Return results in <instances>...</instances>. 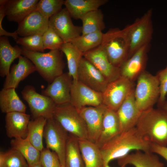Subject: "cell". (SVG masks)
Listing matches in <instances>:
<instances>
[{
    "label": "cell",
    "mask_w": 167,
    "mask_h": 167,
    "mask_svg": "<svg viewBox=\"0 0 167 167\" xmlns=\"http://www.w3.org/2000/svg\"><path fill=\"white\" fill-rule=\"evenodd\" d=\"M151 145L139 134L135 127L122 132L100 148L104 167H109V163L111 161L123 157L131 151L151 152Z\"/></svg>",
    "instance_id": "cell-1"
},
{
    "label": "cell",
    "mask_w": 167,
    "mask_h": 167,
    "mask_svg": "<svg viewBox=\"0 0 167 167\" xmlns=\"http://www.w3.org/2000/svg\"><path fill=\"white\" fill-rule=\"evenodd\" d=\"M151 144L167 147V110L153 107L142 112L135 126Z\"/></svg>",
    "instance_id": "cell-2"
},
{
    "label": "cell",
    "mask_w": 167,
    "mask_h": 167,
    "mask_svg": "<svg viewBox=\"0 0 167 167\" xmlns=\"http://www.w3.org/2000/svg\"><path fill=\"white\" fill-rule=\"evenodd\" d=\"M22 49V55L33 63L36 71L49 84L63 73L65 63L60 50L44 53L30 50L24 47Z\"/></svg>",
    "instance_id": "cell-3"
},
{
    "label": "cell",
    "mask_w": 167,
    "mask_h": 167,
    "mask_svg": "<svg viewBox=\"0 0 167 167\" xmlns=\"http://www.w3.org/2000/svg\"><path fill=\"white\" fill-rule=\"evenodd\" d=\"M110 62L119 68L128 58L130 45L129 39L124 28H111L103 33L100 45Z\"/></svg>",
    "instance_id": "cell-4"
},
{
    "label": "cell",
    "mask_w": 167,
    "mask_h": 167,
    "mask_svg": "<svg viewBox=\"0 0 167 167\" xmlns=\"http://www.w3.org/2000/svg\"><path fill=\"white\" fill-rule=\"evenodd\" d=\"M134 94L136 105L142 112L153 107L160 96L159 82L156 75L145 71L138 77Z\"/></svg>",
    "instance_id": "cell-5"
},
{
    "label": "cell",
    "mask_w": 167,
    "mask_h": 167,
    "mask_svg": "<svg viewBox=\"0 0 167 167\" xmlns=\"http://www.w3.org/2000/svg\"><path fill=\"white\" fill-rule=\"evenodd\" d=\"M53 118L68 133L79 139H88L85 122L79 111L70 103L56 105Z\"/></svg>",
    "instance_id": "cell-6"
},
{
    "label": "cell",
    "mask_w": 167,
    "mask_h": 167,
    "mask_svg": "<svg viewBox=\"0 0 167 167\" xmlns=\"http://www.w3.org/2000/svg\"><path fill=\"white\" fill-rule=\"evenodd\" d=\"M152 13V9H150L133 23L124 28L130 42L128 58L142 47L150 44L153 32Z\"/></svg>",
    "instance_id": "cell-7"
},
{
    "label": "cell",
    "mask_w": 167,
    "mask_h": 167,
    "mask_svg": "<svg viewBox=\"0 0 167 167\" xmlns=\"http://www.w3.org/2000/svg\"><path fill=\"white\" fill-rule=\"evenodd\" d=\"M68 136V132L53 118L47 119L44 133L46 147L57 154L62 165H65Z\"/></svg>",
    "instance_id": "cell-8"
},
{
    "label": "cell",
    "mask_w": 167,
    "mask_h": 167,
    "mask_svg": "<svg viewBox=\"0 0 167 167\" xmlns=\"http://www.w3.org/2000/svg\"><path fill=\"white\" fill-rule=\"evenodd\" d=\"M135 88L134 82L121 76L109 83L102 93L103 104L106 108L116 112Z\"/></svg>",
    "instance_id": "cell-9"
},
{
    "label": "cell",
    "mask_w": 167,
    "mask_h": 167,
    "mask_svg": "<svg viewBox=\"0 0 167 167\" xmlns=\"http://www.w3.org/2000/svg\"><path fill=\"white\" fill-rule=\"evenodd\" d=\"M21 94L23 99L27 102L34 119L41 117L47 119L53 118L57 105L51 98L37 93L31 85L26 86Z\"/></svg>",
    "instance_id": "cell-10"
},
{
    "label": "cell",
    "mask_w": 167,
    "mask_h": 167,
    "mask_svg": "<svg viewBox=\"0 0 167 167\" xmlns=\"http://www.w3.org/2000/svg\"><path fill=\"white\" fill-rule=\"evenodd\" d=\"M49 26L65 43L71 42L82 34V26L73 24L71 17L66 8L49 18Z\"/></svg>",
    "instance_id": "cell-11"
},
{
    "label": "cell",
    "mask_w": 167,
    "mask_h": 167,
    "mask_svg": "<svg viewBox=\"0 0 167 167\" xmlns=\"http://www.w3.org/2000/svg\"><path fill=\"white\" fill-rule=\"evenodd\" d=\"M70 104L79 111L86 106L97 107L103 104L102 93L91 89L78 80H72Z\"/></svg>",
    "instance_id": "cell-12"
},
{
    "label": "cell",
    "mask_w": 167,
    "mask_h": 167,
    "mask_svg": "<svg viewBox=\"0 0 167 167\" xmlns=\"http://www.w3.org/2000/svg\"><path fill=\"white\" fill-rule=\"evenodd\" d=\"M78 80L96 91L102 93L109 83L100 72L83 57L77 72Z\"/></svg>",
    "instance_id": "cell-13"
},
{
    "label": "cell",
    "mask_w": 167,
    "mask_h": 167,
    "mask_svg": "<svg viewBox=\"0 0 167 167\" xmlns=\"http://www.w3.org/2000/svg\"><path fill=\"white\" fill-rule=\"evenodd\" d=\"M83 57L100 72L109 83L121 76L120 68L114 66L110 62L100 46L83 53Z\"/></svg>",
    "instance_id": "cell-14"
},
{
    "label": "cell",
    "mask_w": 167,
    "mask_h": 167,
    "mask_svg": "<svg viewBox=\"0 0 167 167\" xmlns=\"http://www.w3.org/2000/svg\"><path fill=\"white\" fill-rule=\"evenodd\" d=\"M150 44L144 45L128 58L120 67L121 76L134 82L145 71Z\"/></svg>",
    "instance_id": "cell-15"
},
{
    "label": "cell",
    "mask_w": 167,
    "mask_h": 167,
    "mask_svg": "<svg viewBox=\"0 0 167 167\" xmlns=\"http://www.w3.org/2000/svg\"><path fill=\"white\" fill-rule=\"evenodd\" d=\"M72 79L68 72L63 73L49 84L41 94L51 98L57 105L70 103Z\"/></svg>",
    "instance_id": "cell-16"
},
{
    "label": "cell",
    "mask_w": 167,
    "mask_h": 167,
    "mask_svg": "<svg viewBox=\"0 0 167 167\" xmlns=\"http://www.w3.org/2000/svg\"><path fill=\"white\" fill-rule=\"evenodd\" d=\"M106 107L103 105L97 107L86 106L79 110L86 123L88 139L96 143L100 135Z\"/></svg>",
    "instance_id": "cell-17"
},
{
    "label": "cell",
    "mask_w": 167,
    "mask_h": 167,
    "mask_svg": "<svg viewBox=\"0 0 167 167\" xmlns=\"http://www.w3.org/2000/svg\"><path fill=\"white\" fill-rule=\"evenodd\" d=\"M134 91L135 88L116 112L122 132L135 127L142 112L136 103Z\"/></svg>",
    "instance_id": "cell-18"
},
{
    "label": "cell",
    "mask_w": 167,
    "mask_h": 167,
    "mask_svg": "<svg viewBox=\"0 0 167 167\" xmlns=\"http://www.w3.org/2000/svg\"><path fill=\"white\" fill-rule=\"evenodd\" d=\"M49 19L36 10L18 24L15 31L22 37L38 34L43 35L49 27Z\"/></svg>",
    "instance_id": "cell-19"
},
{
    "label": "cell",
    "mask_w": 167,
    "mask_h": 167,
    "mask_svg": "<svg viewBox=\"0 0 167 167\" xmlns=\"http://www.w3.org/2000/svg\"><path fill=\"white\" fill-rule=\"evenodd\" d=\"M36 71V67L33 63L26 57L21 56L18 63L13 65L6 76L3 88H17L21 81Z\"/></svg>",
    "instance_id": "cell-20"
},
{
    "label": "cell",
    "mask_w": 167,
    "mask_h": 167,
    "mask_svg": "<svg viewBox=\"0 0 167 167\" xmlns=\"http://www.w3.org/2000/svg\"><path fill=\"white\" fill-rule=\"evenodd\" d=\"M30 116L26 113L14 112L6 113L5 118L7 136L11 138H26Z\"/></svg>",
    "instance_id": "cell-21"
},
{
    "label": "cell",
    "mask_w": 167,
    "mask_h": 167,
    "mask_svg": "<svg viewBox=\"0 0 167 167\" xmlns=\"http://www.w3.org/2000/svg\"><path fill=\"white\" fill-rule=\"evenodd\" d=\"M39 0H6L5 13L10 21L22 22L36 10Z\"/></svg>",
    "instance_id": "cell-22"
},
{
    "label": "cell",
    "mask_w": 167,
    "mask_h": 167,
    "mask_svg": "<svg viewBox=\"0 0 167 167\" xmlns=\"http://www.w3.org/2000/svg\"><path fill=\"white\" fill-rule=\"evenodd\" d=\"M118 160L120 167L131 165L135 167H164L156 154L151 152L136 150Z\"/></svg>",
    "instance_id": "cell-23"
},
{
    "label": "cell",
    "mask_w": 167,
    "mask_h": 167,
    "mask_svg": "<svg viewBox=\"0 0 167 167\" xmlns=\"http://www.w3.org/2000/svg\"><path fill=\"white\" fill-rule=\"evenodd\" d=\"M121 132L116 112L106 108L104 114L101 131L95 144L100 148Z\"/></svg>",
    "instance_id": "cell-24"
},
{
    "label": "cell",
    "mask_w": 167,
    "mask_h": 167,
    "mask_svg": "<svg viewBox=\"0 0 167 167\" xmlns=\"http://www.w3.org/2000/svg\"><path fill=\"white\" fill-rule=\"evenodd\" d=\"M22 48L13 47L6 36L0 37V76L3 77L9 74L12 63L22 55Z\"/></svg>",
    "instance_id": "cell-25"
},
{
    "label": "cell",
    "mask_w": 167,
    "mask_h": 167,
    "mask_svg": "<svg viewBox=\"0 0 167 167\" xmlns=\"http://www.w3.org/2000/svg\"><path fill=\"white\" fill-rule=\"evenodd\" d=\"M108 2V0H65L64 5L71 18L80 19L87 13L98 9Z\"/></svg>",
    "instance_id": "cell-26"
},
{
    "label": "cell",
    "mask_w": 167,
    "mask_h": 167,
    "mask_svg": "<svg viewBox=\"0 0 167 167\" xmlns=\"http://www.w3.org/2000/svg\"><path fill=\"white\" fill-rule=\"evenodd\" d=\"M15 89L3 88L0 91V109L2 113H26V106L19 98Z\"/></svg>",
    "instance_id": "cell-27"
},
{
    "label": "cell",
    "mask_w": 167,
    "mask_h": 167,
    "mask_svg": "<svg viewBox=\"0 0 167 167\" xmlns=\"http://www.w3.org/2000/svg\"><path fill=\"white\" fill-rule=\"evenodd\" d=\"M79 140L85 167H104L100 148L87 139Z\"/></svg>",
    "instance_id": "cell-28"
},
{
    "label": "cell",
    "mask_w": 167,
    "mask_h": 167,
    "mask_svg": "<svg viewBox=\"0 0 167 167\" xmlns=\"http://www.w3.org/2000/svg\"><path fill=\"white\" fill-rule=\"evenodd\" d=\"M11 148L17 150L24 156L28 166L39 162L41 152L31 143L28 137L16 138L10 142Z\"/></svg>",
    "instance_id": "cell-29"
},
{
    "label": "cell",
    "mask_w": 167,
    "mask_h": 167,
    "mask_svg": "<svg viewBox=\"0 0 167 167\" xmlns=\"http://www.w3.org/2000/svg\"><path fill=\"white\" fill-rule=\"evenodd\" d=\"M65 166V167H85L79 139L70 134H69L66 148Z\"/></svg>",
    "instance_id": "cell-30"
},
{
    "label": "cell",
    "mask_w": 167,
    "mask_h": 167,
    "mask_svg": "<svg viewBox=\"0 0 167 167\" xmlns=\"http://www.w3.org/2000/svg\"><path fill=\"white\" fill-rule=\"evenodd\" d=\"M65 55L68 69V73L73 80H78L77 72L83 53L71 42L64 43L60 49Z\"/></svg>",
    "instance_id": "cell-31"
},
{
    "label": "cell",
    "mask_w": 167,
    "mask_h": 167,
    "mask_svg": "<svg viewBox=\"0 0 167 167\" xmlns=\"http://www.w3.org/2000/svg\"><path fill=\"white\" fill-rule=\"evenodd\" d=\"M47 119L41 117L30 121L28 126L27 137L31 143L41 152L44 148L43 138Z\"/></svg>",
    "instance_id": "cell-32"
},
{
    "label": "cell",
    "mask_w": 167,
    "mask_h": 167,
    "mask_svg": "<svg viewBox=\"0 0 167 167\" xmlns=\"http://www.w3.org/2000/svg\"><path fill=\"white\" fill-rule=\"evenodd\" d=\"M80 19L82 22L81 35L97 32H102L105 28L103 14L100 9L88 12Z\"/></svg>",
    "instance_id": "cell-33"
},
{
    "label": "cell",
    "mask_w": 167,
    "mask_h": 167,
    "mask_svg": "<svg viewBox=\"0 0 167 167\" xmlns=\"http://www.w3.org/2000/svg\"><path fill=\"white\" fill-rule=\"evenodd\" d=\"M103 33L101 32H97L81 35L71 42L81 52L84 53L100 45Z\"/></svg>",
    "instance_id": "cell-34"
},
{
    "label": "cell",
    "mask_w": 167,
    "mask_h": 167,
    "mask_svg": "<svg viewBox=\"0 0 167 167\" xmlns=\"http://www.w3.org/2000/svg\"><path fill=\"white\" fill-rule=\"evenodd\" d=\"M24 156L19 151L11 148L9 151L0 153V167H28Z\"/></svg>",
    "instance_id": "cell-35"
},
{
    "label": "cell",
    "mask_w": 167,
    "mask_h": 167,
    "mask_svg": "<svg viewBox=\"0 0 167 167\" xmlns=\"http://www.w3.org/2000/svg\"><path fill=\"white\" fill-rule=\"evenodd\" d=\"M64 2L63 0H40L36 10L45 17L49 19L62 9Z\"/></svg>",
    "instance_id": "cell-36"
},
{
    "label": "cell",
    "mask_w": 167,
    "mask_h": 167,
    "mask_svg": "<svg viewBox=\"0 0 167 167\" xmlns=\"http://www.w3.org/2000/svg\"><path fill=\"white\" fill-rule=\"evenodd\" d=\"M43 35L42 34H38L26 37H19L15 41L17 44L28 50L43 53L45 49L43 43Z\"/></svg>",
    "instance_id": "cell-37"
},
{
    "label": "cell",
    "mask_w": 167,
    "mask_h": 167,
    "mask_svg": "<svg viewBox=\"0 0 167 167\" xmlns=\"http://www.w3.org/2000/svg\"><path fill=\"white\" fill-rule=\"evenodd\" d=\"M43 41L45 49L60 50L64 43L61 38L50 27L43 35Z\"/></svg>",
    "instance_id": "cell-38"
},
{
    "label": "cell",
    "mask_w": 167,
    "mask_h": 167,
    "mask_svg": "<svg viewBox=\"0 0 167 167\" xmlns=\"http://www.w3.org/2000/svg\"><path fill=\"white\" fill-rule=\"evenodd\" d=\"M39 162L42 167H61L62 166L57 154L46 147L41 152Z\"/></svg>",
    "instance_id": "cell-39"
},
{
    "label": "cell",
    "mask_w": 167,
    "mask_h": 167,
    "mask_svg": "<svg viewBox=\"0 0 167 167\" xmlns=\"http://www.w3.org/2000/svg\"><path fill=\"white\" fill-rule=\"evenodd\" d=\"M156 75L159 81L160 92L157 103L158 107L161 108L166 100L167 95V66L158 71Z\"/></svg>",
    "instance_id": "cell-40"
},
{
    "label": "cell",
    "mask_w": 167,
    "mask_h": 167,
    "mask_svg": "<svg viewBox=\"0 0 167 167\" xmlns=\"http://www.w3.org/2000/svg\"><path fill=\"white\" fill-rule=\"evenodd\" d=\"M6 0H0V36H8L10 32L6 31L2 28V22L5 16H6L5 3Z\"/></svg>",
    "instance_id": "cell-41"
},
{
    "label": "cell",
    "mask_w": 167,
    "mask_h": 167,
    "mask_svg": "<svg viewBox=\"0 0 167 167\" xmlns=\"http://www.w3.org/2000/svg\"><path fill=\"white\" fill-rule=\"evenodd\" d=\"M150 151L160 156L167 161V147L152 143L151 145Z\"/></svg>",
    "instance_id": "cell-42"
},
{
    "label": "cell",
    "mask_w": 167,
    "mask_h": 167,
    "mask_svg": "<svg viewBox=\"0 0 167 167\" xmlns=\"http://www.w3.org/2000/svg\"><path fill=\"white\" fill-rule=\"evenodd\" d=\"M28 167H42V166L39 162L32 165L28 166Z\"/></svg>",
    "instance_id": "cell-43"
},
{
    "label": "cell",
    "mask_w": 167,
    "mask_h": 167,
    "mask_svg": "<svg viewBox=\"0 0 167 167\" xmlns=\"http://www.w3.org/2000/svg\"><path fill=\"white\" fill-rule=\"evenodd\" d=\"M161 108H162L167 110V99H166L163 105Z\"/></svg>",
    "instance_id": "cell-44"
},
{
    "label": "cell",
    "mask_w": 167,
    "mask_h": 167,
    "mask_svg": "<svg viewBox=\"0 0 167 167\" xmlns=\"http://www.w3.org/2000/svg\"><path fill=\"white\" fill-rule=\"evenodd\" d=\"M61 167H65V165H62Z\"/></svg>",
    "instance_id": "cell-45"
},
{
    "label": "cell",
    "mask_w": 167,
    "mask_h": 167,
    "mask_svg": "<svg viewBox=\"0 0 167 167\" xmlns=\"http://www.w3.org/2000/svg\"><path fill=\"white\" fill-rule=\"evenodd\" d=\"M126 167V166H123V167Z\"/></svg>",
    "instance_id": "cell-46"
}]
</instances>
